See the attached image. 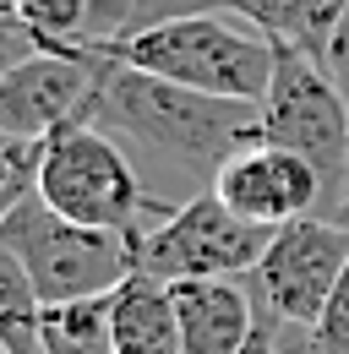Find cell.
I'll return each instance as SVG.
<instances>
[{
  "label": "cell",
  "mask_w": 349,
  "mask_h": 354,
  "mask_svg": "<svg viewBox=\"0 0 349 354\" xmlns=\"http://www.w3.org/2000/svg\"><path fill=\"white\" fill-rule=\"evenodd\" d=\"M39 196L60 218L87 223V229H115V234H131V240H142L153 223H164L174 213L142 185L126 147L115 136H104L98 126H87V120L44 136Z\"/></svg>",
  "instance_id": "3957f363"
},
{
  "label": "cell",
  "mask_w": 349,
  "mask_h": 354,
  "mask_svg": "<svg viewBox=\"0 0 349 354\" xmlns=\"http://www.w3.org/2000/svg\"><path fill=\"white\" fill-rule=\"evenodd\" d=\"M273 229L240 218L235 207L218 202V191H202L180 202L164 223H153L136 240V272L153 278H240L262 262Z\"/></svg>",
  "instance_id": "8992f818"
},
{
  "label": "cell",
  "mask_w": 349,
  "mask_h": 354,
  "mask_svg": "<svg viewBox=\"0 0 349 354\" xmlns=\"http://www.w3.org/2000/svg\"><path fill=\"white\" fill-rule=\"evenodd\" d=\"M0 354H6V349H0Z\"/></svg>",
  "instance_id": "ac0fdd59"
},
{
  "label": "cell",
  "mask_w": 349,
  "mask_h": 354,
  "mask_svg": "<svg viewBox=\"0 0 349 354\" xmlns=\"http://www.w3.org/2000/svg\"><path fill=\"white\" fill-rule=\"evenodd\" d=\"M109 60L153 71L180 88L213 93V98L262 104L273 82V33H262L251 17L229 11V6H213V11L174 17V22H159L126 44H115Z\"/></svg>",
  "instance_id": "7a4b0ae2"
},
{
  "label": "cell",
  "mask_w": 349,
  "mask_h": 354,
  "mask_svg": "<svg viewBox=\"0 0 349 354\" xmlns=\"http://www.w3.org/2000/svg\"><path fill=\"white\" fill-rule=\"evenodd\" d=\"M328 71L339 77V88L349 98V17L339 22V33H333V44H328Z\"/></svg>",
  "instance_id": "2e32d148"
},
{
  "label": "cell",
  "mask_w": 349,
  "mask_h": 354,
  "mask_svg": "<svg viewBox=\"0 0 349 354\" xmlns=\"http://www.w3.org/2000/svg\"><path fill=\"white\" fill-rule=\"evenodd\" d=\"M109 327H115V354H186L170 278L131 272L109 295Z\"/></svg>",
  "instance_id": "8fae6325"
},
{
  "label": "cell",
  "mask_w": 349,
  "mask_h": 354,
  "mask_svg": "<svg viewBox=\"0 0 349 354\" xmlns=\"http://www.w3.org/2000/svg\"><path fill=\"white\" fill-rule=\"evenodd\" d=\"M170 295H174L186 354H240L257 338L251 295L235 278H174Z\"/></svg>",
  "instance_id": "30bf717a"
},
{
  "label": "cell",
  "mask_w": 349,
  "mask_h": 354,
  "mask_svg": "<svg viewBox=\"0 0 349 354\" xmlns=\"http://www.w3.org/2000/svg\"><path fill=\"white\" fill-rule=\"evenodd\" d=\"M262 142L311 158L328 185L349 180V98L328 60L273 39V82L262 98Z\"/></svg>",
  "instance_id": "5b68a950"
},
{
  "label": "cell",
  "mask_w": 349,
  "mask_h": 354,
  "mask_svg": "<svg viewBox=\"0 0 349 354\" xmlns=\"http://www.w3.org/2000/svg\"><path fill=\"white\" fill-rule=\"evenodd\" d=\"M213 191H218V202L235 207L240 218L278 229V223H289V218H305L316 207V196L328 191V180L301 153L273 147V142H251V147H240L218 169Z\"/></svg>",
  "instance_id": "9c48e42d"
},
{
  "label": "cell",
  "mask_w": 349,
  "mask_h": 354,
  "mask_svg": "<svg viewBox=\"0 0 349 354\" xmlns=\"http://www.w3.org/2000/svg\"><path fill=\"white\" fill-rule=\"evenodd\" d=\"M109 55H55L39 49L0 71V131L6 136H55L82 126L109 77Z\"/></svg>",
  "instance_id": "ba28073f"
},
{
  "label": "cell",
  "mask_w": 349,
  "mask_h": 354,
  "mask_svg": "<svg viewBox=\"0 0 349 354\" xmlns=\"http://www.w3.org/2000/svg\"><path fill=\"white\" fill-rule=\"evenodd\" d=\"M344 267H349V223L305 213V218H289L273 229L262 262L251 267V283L278 322L311 333L333 300Z\"/></svg>",
  "instance_id": "52a82bcc"
},
{
  "label": "cell",
  "mask_w": 349,
  "mask_h": 354,
  "mask_svg": "<svg viewBox=\"0 0 349 354\" xmlns=\"http://www.w3.org/2000/svg\"><path fill=\"white\" fill-rule=\"evenodd\" d=\"M0 245L22 257L44 306L115 295L136 272V240L131 234L71 223V218H60L44 196H28L11 213H0Z\"/></svg>",
  "instance_id": "277c9868"
},
{
  "label": "cell",
  "mask_w": 349,
  "mask_h": 354,
  "mask_svg": "<svg viewBox=\"0 0 349 354\" xmlns=\"http://www.w3.org/2000/svg\"><path fill=\"white\" fill-rule=\"evenodd\" d=\"M240 354H273V338H267V333H262V327H257V338H251V344H246V349H240Z\"/></svg>",
  "instance_id": "e0dca14e"
},
{
  "label": "cell",
  "mask_w": 349,
  "mask_h": 354,
  "mask_svg": "<svg viewBox=\"0 0 349 354\" xmlns=\"http://www.w3.org/2000/svg\"><path fill=\"white\" fill-rule=\"evenodd\" d=\"M39 169H44V136H6L0 142V213L39 196Z\"/></svg>",
  "instance_id": "5bb4252c"
},
{
  "label": "cell",
  "mask_w": 349,
  "mask_h": 354,
  "mask_svg": "<svg viewBox=\"0 0 349 354\" xmlns=\"http://www.w3.org/2000/svg\"><path fill=\"white\" fill-rule=\"evenodd\" d=\"M305 338H311V354H349V267L333 289V300H328V310H322V322Z\"/></svg>",
  "instance_id": "9a60e30c"
},
{
  "label": "cell",
  "mask_w": 349,
  "mask_h": 354,
  "mask_svg": "<svg viewBox=\"0 0 349 354\" xmlns=\"http://www.w3.org/2000/svg\"><path fill=\"white\" fill-rule=\"evenodd\" d=\"M87 126H98L126 147L142 185L164 207H180L213 191L218 169L240 147L262 142V104L213 98V93L180 88V82H164L153 71L115 60L87 109Z\"/></svg>",
  "instance_id": "6da1fadb"
},
{
  "label": "cell",
  "mask_w": 349,
  "mask_h": 354,
  "mask_svg": "<svg viewBox=\"0 0 349 354\" xmlns=\"http://www.w3.org/2000/svg\"><path fill=\"white\" fill-rule=\"evenodd\" d=\"M229 6L240 17H251L262 33L311 49L316 60H328V44L349 17V0H229Z\"/></svg>",
  "instance_id": "7c38bea8"
},
{
  "label": "cell",
  "mask_w": 349,
  "mask_h": 354,
  "mask_svg": "<svg viewBox=\"0 0 349 354\" xmlns=\"http://www.w3.org/2000/svg\"><path fill=\"white\" fill-rule=\"evenodd\" d=\"M39 338H44V354H115L109 295L66 300V306H44Z\"/></svg>",
  "instance_id": "4fadbf2b"
}]
</instances>
